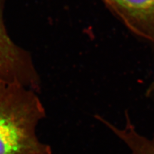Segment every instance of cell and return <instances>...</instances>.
I'll return each instance as SVG.
<instances>
[{"label": "cell", "mask_w": 154, "mask_h": 154, "mask_svg": "<svg viewBox=\"0 0 154 154\" xmlns=\"http://www.w3.org/2000/svg\"><path fill=\"white\" fill-rule=\"evenodd\" d=\"M152 92H153V99H154V89H153V91H152Z\"/></svg>", "instance_id": "5"}, {"label": "cell", "mask_w": 154, "mask_h": 154, "mask_svg": "<svg viewBox=\"0 0 154 154\" xmlns=\"http://www.w3.org/2000/svg\"><path fill=\"white\" fill-rule=\"evenodd\" d=\"M110 130L126 144L131 154H154V136L148 138L140 134L128 117L124 126L112 125Z\"/></svg>", "instance_id": "4"}, {"label": "cell", "mask_w": 154, "mask_h": 154, "mask_svg": "<svg viewBox=\"0 0 154 154\" xmlns=\"http://www.w3.org/2000/svg\"><path fill=\"white\" fill-rule=\"evenodd\" d=\"M38 93L0 81V154H53L36 135L46 116Z\"/></svg>", "instance_id": "1"}, {"label": "cell", "mask_w": 154, "mask_h": 154, "mask_svg": "<svg viewBox=\"0 0 154 154\" xmlns=\"http://www.w3.org/2000/svg\"><path fill=\"white\" fill-rule=\"evenodd\" d=\"M7 0H0V81L20 84L38 93L41 79L31 54L13 41L5 22Z\"/></svg>", "instance_id": "2"}, {"label": "cell", "mask_w": 154, "mask_h": 154, "mask_svg": "<svg viewBox=\"0 0 154 154\" xmlns=\"http://www.w3.org/2000/svg\"><path fill=\"white\" fill-rule=\"evenodd\" d=\"M131 32L154 45V0H102Z\"/></svg>", "instance_id": "3"}]
</instances>
